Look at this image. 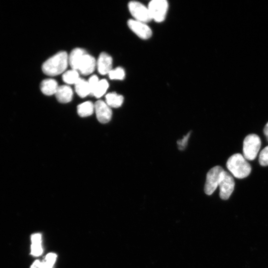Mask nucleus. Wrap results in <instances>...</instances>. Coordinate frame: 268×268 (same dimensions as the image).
Segmentation results:
<instances>
[{
    "mask_svg": "<svg viewBox=\"0 0 268 268\" xmlns=\"http://www.w3.org/2000/svg\"><path fill=\"white\" fill-rule=\"evenodd\" d=\"M99 82V78L96 75H94L89 79L88 83L90 88L91 95L93 96Z\"/></svg>",
    "mask_w": 268,
    "mask_h": 268,
    "instance_id": "nucleus-22",
    "label": "nucleus"
},
{
    "mask_svg": "<svg viewBox=\"0 0 268 268\" xmlns=\"http://www.w3.org/2000/svg\"><path fill=\"white\" fill-rule=\"evenodd\" d=\"M55 95L59 102L66 103L72 100L73 92L71 87L64 85L58 87Z\"/></svg>",
    "mask_w": 268,
    "mask_h": 268,
    "instance_id": "nucleus-12",
    "label": "nucleus"
},
{
    "mask_svg": "<svg viewBox=\"0 0 268 268\" xmlns=\"http://www.w3.org/2000/svg\"><path fill=\"white\" fill-rule=\"evenodd\" d=\"M58 87L57 82L53 79L45 80L40 84L42 93L47 96L55 95Z\"/></svg>",
    "mask_w": 268,
    "mask_h": 268,
    "instance_id": "nucleus-13",
    "label": "nucleus"
},
{
    "mask_svg": "<svg viewBox=\"0 0 268 268\" xmlns=\"http://www.w3.org/2000/svg\"><path fill=\"white\" fill-rule=\"evenodd\" d=\"M41 265L42 263L38 260H36L34 263L31 268H41Z\"/></svg>",
    "mask_w": 268,
    "mask_h": 268,
    "instance_id": "nucleus-28",
    "label": "nucleus"
},
{
    "mask_svg": "<svg viewBox=\"0 0 268 268\" xmlns=\"http://www.w3.org/2000/svg\"><path fill=\"white\" fill-rule=\"evenodd\" d=\"M68 62L69 57L67 52H60L44 63L42 71L48 76H56L66 70Z\"/></svg>",
    "mask_w": 268,
    "mask_h": 268,
    "instance_id": "nucleus-1",
    "label": "nucleus"
},
{
    "mask_svg": "<svg viewBox=\"0 0 268 268\" xmlns=\"http://www.w3.org/2000/svg\"><path fill=\"white\" fill-rule=\"evenodd\" d=\"M109 87L108 82L106 80L100 81L93 94V96L97 98H100L106 93Z\"/></svg>",
    "mask_w": 268,
    "mask_h": 268,
    "instance_id": "nucleus-19",
    "label": "nucleus"
},
{
    "mask_svg": "<svg viewBox=\"0 0 268 268\" xmlns=\"http://www.w3.org/2000/svg\"><path fill=\"white\" fill-rule=\"evenodd\" d=\"M129 10L136 20L147 23L152 20L148 8L141 3L136 1L130 2Z\"/></svg>",
    "mask_w": 268,
    "mask_h": 268,
    "instance_id": "nucleus-7",
    "label": "nucleus"
},
{
    "mask_svg": "<svg viewBox=\"0 0 268 268\" xmlns=\"http://www.w3.org/2000/svg\"><path fill=\"white\" fill-rule=\"evenodd\" d=\"M32 240L33 244L41 243V236L40 234H35L32 236Z\"/></svg>",
    "mask_w": 268,
    "mask_h": 268,
    "instance_id": "nucleus-26",
    "label": "nucleus"
},
{
    "mask_svg": "<svg viewBox=\"0 0 268 268\" xmlns=\"http://www.w3.org/2000/svg\"><path fill=\"white\" fill-rule=\"evenodd\" d=\"M113 67V59L106 53H101L98 61V68L101 75L108 74Z\"/></svg>",
    "mask_w": 268,
    "mask_h": 268,
    "instance_id": "nucleus-11",
    "label": "nucleus"
},
{
    "mask_svg": "<svg viewBox=\"0 0 268 268\" xmlns=\"http://www.w3.org/2000/svg\"><path fill=\"white\" fill-rule=\"evenodd\" d=\"M234 186L235 182L232 175L224 171L218 186L221 199L225 200L229 199L234 190Z\"/></svg>",
    "mask_w": 268,
    "mask_h": 268,
    "instance_id": "nucleus-6",
    "label": "nucleus"
},
{
    "mask_svg": "<svg viewBox=\"0 0 268 268\" xmlns=\"http://www.w3.org/2000/svg\"><path fill=\"white\" fill-rule=\"evenodd\" d=\"M95 110L99 122L107 123L110 121L113 113L106 102L101 100L97 101L95 104Z\"/></svg>",
    "mask_w": 268,
    "mask_h": 268,
    "instance_id": "nucleus-9",
    "label": "nucleus"
},
{
    "mask_svg": "<svg viewBox=\"0 0 268 268\" xmlns=\"http://www.w3.org/2000/svg\"><path fill=\"white\" fill-rule=\"evenodd\" d=\"M85 54V51L81 49H76L71 52L69 57V63L72 69L78 70L80 62Z\"/></svg>",
    "mask_w": 268,
    "mask_h": 268,
    "instance_id": "nucleus-14",
    "label": "nucleus"
},
{
    "mask_svg": "<svg viewBox=\"0 0 268 268\" xmlns=\"http://www.w3.org/2000/svg\"><path fill=\"white\" fill-rule=\"evenodd\" d=\"M264 133L265 134V136L267 138V141L268 142V122L265 125V127L264 130Z\"/></svg>",
    "mask_w": 268,
    "mask_h": 268,
    "instance_id": "nucleus-29",
    "label": "nucleus"
},
{
    "mask_svg": "<svg viewBox=\"0 0 268 268\" xmlns=\"http://www.w3.org/2000/svg\"><path fill=\"white\" fill-rule=\"evenodd\" d=\"M64 82L68 84H75L80 78L77 70L72 69L65 72L62 77Z\"/></svg>",
    "mask_w": 268,
    "mask_h": 268,
    "instance_id": "nucleus-18",
    "label": "nucleus"
},
{
    "mask_svg": "<svg viewBox=\"0 0 268 268\" xmlns=\"http://www.w3.org/2000/svg\"><path fill=\"white\" fill-rule=\"evenodd\" d=\"M128 25L132 32L142 39H148L152 35L151 28L145 22L130 19L128 21Z\"/></svg>",
    "mask_w": 268,
    "mask_h": 268,
    "instance_id": "nucleus-8",
    "label": "nucleus"
},
{
    "mask_svg": "<svg viewBox=\"0 0 268 268\" xmlns=\"http://www.w3.org/2000/svg\"><path fill=\"white\" fill-rule=\"evenodd\" d=\"M190 134L191 132H189L187 134V135L184 136L183 139L177 141V143L179 149H180V150H184L185 149L188 144V142L190 136Z\"/></svg>",
    "mask_w": 268,
    "mask_h": 268,
    "instance_id": "nucleus-23",
    "label": "nucleus"
},
{
    "mask_svg": "<svg viewBox=\"0 0 268 268\" xmlns=\"http://www.w3.org/2000/svg\"><path fill=\"white\" fill-rule=\"evenodd\" d=\"M42 252L41 243L33 244L32 246V254L35 256H39Z\"/></svg>",
    "mask_w": 268,
    "mask_h": 268,
    "instance_id": "nucleus-24",
    "label": "nucleus"
},
{
    "mask_svg": "<svg viewBox=\"0 0 268 268\" xmlns=\"http://www.w3.org/2000/svg\"><path fill=\"white\" fill-rule=\"evenodd\" d=\"M106 103L110 107L118 108L124 101V98L116 93H111L106 96Z\"/></svg>",
    "mask_w": 268,
    "mask_h": 268,
    "instance_id": "nucleus-17",
    "label": "nucleus"
},
{
    "mask_svg": "<svg viewBox=\"0 0 268 268\" xmlns=\"http://www.w3.org/2000/svg\"><path fill=\"white\" fill-rule=\"evenodd\" d=\"M261 141L256 134H250L243 142V156L246 160L253 161L255 159L261 148Z\"/></svg>",
    "mask_w": 268,
    "mask_h": 268,
    "instance_id": "nucleus-3",
    "label": "nucleus"
},
{
    "mask_svg": "<svg viewBox=\"0 0 268 268\" xmlns=\"http://www.w3.org/2000/svg\"><path fill=\"white\" fill-rule=\"evenodd\" d=\"M148 8L152 20L161 22L166 18L168 3L166 0H152L149 4Z\"/></svg>",
    "mask_w": 268,
    "mask_h": 268,
    "instance_id": "nucleus-4",
    "label": "nucleus"
},
{
    "mask_svg": "<svg viewBox=\"0 0 268 268\" xmlns=\"http://www.w3.org/2000/svg\"><path fill=\"white\" fill-rule=\"evenodd\" d=\"M57 256L54 253L49 254L46 258V261L53 265L56 259Z\"/></svg>",
    "mask_w": 268,
    "mask_h": 268,
    "instance_id": "nucleus-25",
    "label": "nucleus"
},
{
    "mask_svg": "<svg viewBox=\"0 0 268 268\" xmlns=\"http://www.w3.org/2000/svg\"><path fill=\"white\" fill-rule=\"evenodd\" d=\"M259 162L262 166H268V146L261 151L259 155Z\"/></svg>",
    "mask_w": 268,
    "mask_h": 268,
    "instance_id": "nucleus-21",
    "label": "nucleus"
},
{
    "mask_svg": "<svg viewBox=\"0 0 268 268\" xmlns=\"http://www.w3.org/2000/svg\"><path fill=\"white\" fill-rule=\"evenodd\" d=\"M108 75L109 78L111 80H123L125 77V71L121 67L112 70Z\"/></svg>",
    "mask_w": 268,
    "mask_h": 268,
    "instance_id": "nucleus-20",
    "label": "nucleus"
},
{
    "mask_svg": "<svg viewBox=\"0 0 268 268\" xmlns=\"http://www.w3.org/2000/svg\"><path fill=\"white\" fill-rule=\"evenodd\" d=\"M77 109L78 115L82 117H85L93 114L95 105L91 101H86L78 105Z\"/></svg>",
    "mask_w": 268,
    "mask_h": 268,
    "instance_id": "nucleus-16",
    "label": "nucleus"
},
{
    "mask_svg": "<svg viewBox=\"0 0 268 268\" xmlns=\"http://www.w3.org/2000/svg\"><path fill=\"white\" fill-rule=\"evenodd\" d=\"M52 267L53 265L49 263L46 261L42 262L41 268H52Z\"/></svg>",
    "mask_w": 268,
    "mask_h": 268,
    "instance_id": "nucleus-27",
    "label": "nucleus"
},
{
    "mask_svg": "<svg viewBox=\"0 0 268 268\" xmlns=\"http://www.w3.org/2000/svg\"><path fill=\"white\" fill-rule=\"evenodd\" d=\"M227 167L232 174L238 179L247 177L251 171V165L240 153L231 156L227 163Z\"/></svg>",
    "mask_w": 268,
    "mask_h": 268,
    "instance_id": "nucleus-2",
    "label": "nucleus"
},
{
    "mask_svg": "<svg viewBox=\"0 0 268 268\" xmlns=\"http://www.w3.org/2000/svg\"><path fill=\"white\" fill-rule=\"evenodd\" d=\"M75 85L76 92L81 98H84L91 94L87 81L80 78Z\"/></svg>",
    "mask_w": 268,
    "mask_h": 268,
    "instance_id": "nucleus-15",
    "label": "nucleus"
},
{
    "mask_svg": "<svg viewBox=\"0 0 268 268\" xmlns=\"http://www.w3.org/2000/svg\"><path fill=\"white\" fill-rule=\"evenodd\" d=\"M223 169L220 166H216L211 169L207 174L205 185V192L208 195H212L219 186L222 176Z\"/></svg>",
    "mask_w": 268,
    "mask_h": 268,
    "instance_id": "nucleus-5",
    "label": "nucleus"
},
{
    "mask_svg": "<svg viewBox=\"0 0 268 268\" xmlns=\"http://www.w3.org/2000/svg\"><path fill=\"white\" fill-rule=\"evenodd\" d=\"M96 66V61L94 57L85 54L79 65L78 70L83 75L87 76L91 74Z\"/></svg>",
    "mask_w": 268,
    "mask_h": 268,
    "instance_id": "nucleus-10",
    "label": "nucleus"
}]
</instances>
